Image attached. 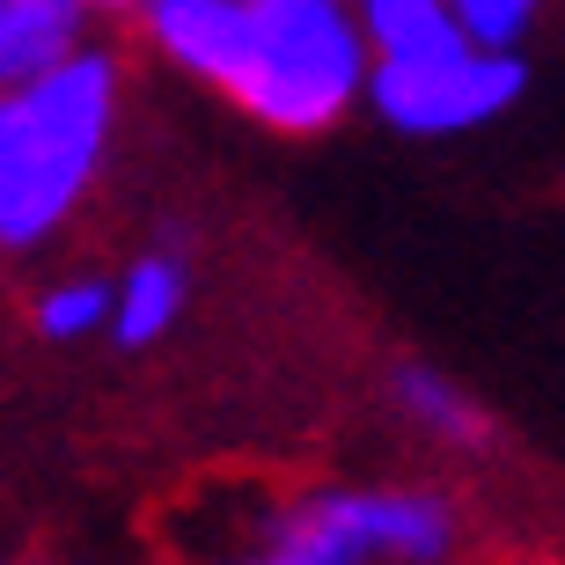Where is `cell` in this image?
I'll return each mask as SVG.
<instances>
[{"label":"cell","mask_w":565,"mask_h":565,"mask_svg":"<svg viewBox=\"0 0 565 565\" xmlns=\"http://www.w3.org/2000/svg\"><path fill=\"white\" fill-rule=\"evenodd\" d=\"M88 22H96V0H0V88L82 52Z\"/></svg>","instance_id":"obj_7"},{"label":"cell","mask_w":565,"mask_h":565,"mask_svg":"<svg viewBox=\"0 0 565 565\" xmlns=\"http://www.w3.org/2000/svg\"><path fill=\"white\" fill-rule=\"evenodd\" d=\"M456 15L484 44H529V30L551 15V0H456Z\"/></svg>","instance_id":"obj_11"},{"label":"cell","mask_w":565,"mask_h":565,"mask_svg":"<svg viewBox=\"0 0 565 565\" xmlns=\"http://www.w3.org/2000/svg\"><path fill=\"white\" fill-rule=\"evenodd\" d=\"M126 104V66L88 38L60 66L0 88V250H44L82 213L110 162V132Z\"/></svg>","instance_id":"obj_1"},{"label":"cell","mask_w":565,"mask_h":565,"mask_svg":"<svg viewBox=\"0 0 565 565\" xmlns=\"http://www.w3.org/2000/svg\"><path fill=\"white\" fill-rule=\"evenodd\" d=\"M360 30L375 44V60H404V52H434V44L470 38L456 15V0H353Z\"/></svg>","instance_id":"obj_9"},{"label":"cell","mask_w":565,"mask_h":565,"mask_svg":"<svg viewBox=\"0 0 565 565\" xmlns=\"http://www.w3.org/2000/svg\"><path fill=\"white\" fill-rule=\"evenodd\" d=\"M529 96V60L522 44H484L456 38L434 52L375 60L367 74V110L397 140H462V132L500 126L507 110Z\"/></svg>","instance_id":"obj_4"},{"label":"cell","mask_w":565,"mask_h":565,"mask_svg":"<svg viewBox=\"0 0 565 565\" xmlns=\"http://www.w3.org/2000/svg\"><path fill=\"white\" fill-rule=\"evenodd\" d=\"M132 22L162 66L235 96L243 66H250V0H140Z\"/></svg>","instance_id":"obj_5"},{"label":"cell","mask_w":565,"mask_h":565,"mask_svg":"<svg viewBox=\"0 0 565 565\" xmlns=\"http://www.w3.org/2000/svg\"><path fill=\"white\" fill-rule=\"evenodd\" d=\"M184 294H191L184 257H169V250L132 257L126 279H118V301H110V338L118 345H154L184 316Z\"/></svg>","instance_id":"obj_8"},{"label":"cell","mask_w":565,"mask_h":565,"mask_svg":"<svg viewBox=\"0 0 565 565\" xmlns=\"http://www.w3.org/2000/svg\"><path fill=\"white\" fill-rule=\"evenodd\" d=\"M96 15H140V0H96Z\"/></svg>","instance_id":"obj_12"},{"label":"cell","mask_w":565,"mask_h":565,"mask_svg":"<svg viewBox=\"0 0 565 565\" xmlns=\"http://www.w3.org/2000/svg\"><path fill=\"white\" fill-rule=\"evenodd\" d=\"M462 514L434 484H331L279 507L235 565H448Z\"/></svg>","instance_id":"obj_3"},{"label":"cell","mask_w":565,"mask_h":565,"mask_svg":"<svg viewBox=\"0 0 565 565\" xmlns=\"http://www.w3.org/2000/svg\"><path fill=\"white\" fill-rule=\"evenodd\" d=\"M375 44L353 0H250V66L228 104L265 132L309 140L367 110Z\"/></svg>","instance_id":"obj_2"},{"label":"cell","mask_w":565,"mask_h":565,"mask_svg":"<svg viewBox=\"0 0 565 565\" xmlns=\"http://www.w3.org/2000/svg\"><path fill=\"white\" fill-rule=\"evenodd\" d=\"M390 404H397V419L412 426V434L440 440V448H456V456H492V448H500L492 412H484L456 375H440V367H426V360H397Z\"/></svg>","instance_id":"obj_6"},{"label":"cell","mask_w":565,"mask_h":565,"mask_svg":"<svg viewBox=\"0 0 565 565\" xmlns=\"http://www.w3.org/2000/svg\"><path fill=\"white\" fill-rule=\"evenodd\" d=\"M110 301H118V287H104V279H60L38 301V331L60 338V345L96 338V331H110Z\"/></svg>","instance_id":"obj_10"}]
</instances>
